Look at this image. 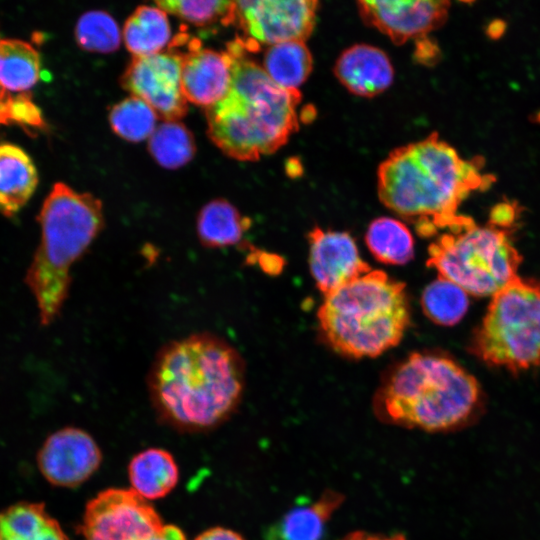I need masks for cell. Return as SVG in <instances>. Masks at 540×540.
<instances>
[{
	"label": "cell",
	"instance_id": "1f68e13d",
	"mask_svg": "<svg viewBox=\"0 0 540 540\" xmlns=\"http://www.w3.org/2000/svg\"><path fill=\"white\" fill-rule=\"evenodd\" d=\"M515 218V208L508 203H502L493 208L489 221L497 226L508 228Z\"/></svg>",
	"mask_w": 540,
	"mask_h": 540
},
{
	"label": "cell",
	"instance_id": "4fadbf2b",
	"mask_svg": "<svg viewBox=\"0 0 540 540\" xmlns=\"http://www.w3.org/2000/svg\"><path fill=\"white\" fill-rule=\"evenodd\" d=\"M101 460V451L92 436L75 427L51 434L37 456L42 475L59 487L80 485L99 468Z\"/></svg>",
	"mask_w": 540,
	"mask_h": 540
},
{
	"label": "cell",
	"instance_id": "d6986e66",
	"mask_svg": "<svg viewBox=\"0 0 540 540\" xmlns=\"http://www.w3.org/2000/svg\"><path fill=\"white\" fill-rule=\"evenodd\" d=\"M251 219L242 216L229 201L219 198L206 203L196 219V233L200 244L207 249L244 246V234Z\"/></svg>",
	"mask_w": 540,
	"mask_h": 540
},
{
	"label": "cell",
	"instance_id": "d590c367",
	"mask_svg": "<svg viewBox=\"0 0 540 540\" xmlns=\"http://www.w3.org/2000/svg\"><path fill=\"white\" fill-rule=\"evenodd\" d=\"M537 120L540 122V113L537 115Z\"/></svg>",
	"mask_w": 540,
	"mask_h": 540
},
{
	"label": "cell",
	"instance_id": "ac0fdd59",
	"mask_svg": "<svg viewBox=\"0 0 540 540\" xmlns=\"http://www.w3.org/2000/svg\"><path fill=\"white\" fill-rule=\"evenodd\" d=\"M38 184L31 157L19 146L0 143V213L17 214L33 195Z\"/></svg>",
	"mask_w": 540,
	"mask_h": 540
},
{
	"label": "cell",
	"instance_id": "5b68a950",
	"mask_svg": "<svg viewBox=\"0 0 540 540\" xmlns=\"http://www.w3.org/2000/svg\"><path fill=\"white\" fill-rule=\"evenodd\" d=\"M317 319L324 341L340 355L379 356L398 345L410 326L405 284L371 269L325 295Z\"/></svg>",
	"mask_w": 540,
	"mask_h": 540
},
{
	"label": "cell",
	"instance_id": "9a60e30c",
	"mask_svg": "<svg viewBox=\"0 0 540 540\" xmlns=\"http://www.w3.org/2000/svg\"><path fill=\"white\" fill-rule=\"evenodd\" d=\"M171 44L179 47L172 41ZM182 50L181 87L185 99L205 108L223 99L232 82L231 61L226 51L203 48L188 36Z\"/></svg>",
	"mask_w": 540,
	"mask_h": 540
},
{
	"label": "cell",
	"instance_id": "f1b7e54d",
	"mask_svg": "<svg viewBox=\"0 0 540 540\" xmlns=\"http://www.w3.org/2000/svg\"><path fill=\"white\" fill-rule=\"evenodd\" d=\"M76 42L84 50L110 53L117 50L121 42V32L115 19L102 10L84 13L75 27Z\"/></svg>",
	"mask_w": 540,
	"mask_h": 540
},
{
	"label": "cell",
	"instance_id": "30bf717a",
	"mask_svg": "<svg viewBox=\"0 0 540 540\" xmlns=\"http://www.w3.org/2000/svg\"><path fill=\"white\" fill-rule=\"evenodd\" d=\"M156 510L132 489H107L85 508L83 540H146L163 527Z\"/></svg>",
	"mask_w": 540,
	"mask_h": 540
},
{
	"label": "cell",
	"instance_id": "6da1fadb",
	"mask_svg": "<svg viewBox=\"0 0 540 540\" xmlns=\"http://www.w3.org/2000/svg\"><path fill=\"white\" fill-rule=\"evenodd\" d=\"M245 361L223 337L198 332L165 343L147 374L151 402L166 422L184 429L212 428L238 407Z\"/></svg>",
	"mask_w": 540,
	"mask_h": 540
},
{
	"label": "cell",
	"instance_id": "cb8c5ba5",
	"mask_svg": "<svg viewBox=\"0 0 540 540\" xmlns=\"http://www.w3.org/2000/svg\"><path fill=\"white\" fill-rule=\"evenodd\" d=\"M313 67V58L305 41H287L268 46L262 68L280 88L299 91Z\"/></svg>",
	"mask_w": 540,
	"mask_h": 540
},
{
	"label": "cell",
	"instance_id": "52a82bcc",
	"mask_svg": "<svg viewBox=\"0 0 540 540\" xmlns=\"http://www.w3.org/2000/svg\"><path fill=\"white\" fill-rule=\"evenodd\" d=\"M508 232L490 221L481 226L460 215L429 245L426 264L468 295L493 296L518 277L522 262Z\"/></svg>",
	"mask_w": 540,
	"mask_h": 540
},
{
	"label": "cell",
	"instance_id": "836d02e7",
	"mask_svg": "<svg viewBox=\"0 0 540 540\" xmlns=\"http://www.w3.org/2000/svg\"><path fill=\"white\" fill-rule=\"evenodd\" d=\"M340 540H406V538L402 534L382 535L364 531H354Z\"/></svg>",
	"mask_w": 540,
	"mask_h": 540
},
{
	"label": "cell",
	"instance_id": "44dd1931",
	"mask_svg": "<svg viewBox=\"0 0 540 540\" xmlns=\"http://www.w3.org/2000/svg\"><path fill=\"white\" fill-rule=\"evenodd\" d=\"M0 540H68L45 504L19 502L0 511Z\"/></svg>",
	"mask_w": 540,
	"mask_h": 540
},
{
	"label": "cell",
	"instance_id": "ffe728a7",
	"mask_svg": "<svg viewBox=\"0 0 540 540\" xmlns=\"http://www.w3.org/2000/svg\"><path fill=\"white\" fill-rule=\"evenodd\" d=\"M132 490L146 500L169 494L179 479L173 456L160 448H149L135 455L128 466Z\"/></svg>",
	"mask_w": 540,
	"mask_h": 540
},
{
	"label": "cell",
	"instance_id": "d6a6232c",
	"mask_svg": "<svg viewBox=\"0 0 540 540\" xmlns=\"http://www.w3.org/2000/svg\"><path fill=\"white\" fill-rule=\"evenodd\" d=\"M194 540H244L237 532L223 527L208 529Z\"/></svg>",
	"mask_w": 540,
	"mask_h": 540
},
{
	"label": "cell",
	"instance_id": "5bb4252c",
	"mask_svg": "<svg viewBox=\"0 0 540 540\" xmlns=\"http://www.w3.org/2000/svg\"><path fill=\"white\" fill-rule=\"evenodd\" d=\"M308 245L310 273L324 296L372 269L348 232L315 226L308 233Z\"/></svg>",
	"mask_w": 540,
	"mask_h": 540
},
{
	"label": "cell",
	"instance_id": "f546056e",
	"mask_svg": "<svg viewBox=\"0 0 540 540\" xmlns=\"http://www.w3.org/2000/svg\"><path fill=\"white\" fill-rule=\"evenodd\" d=\"M157 7L195 26H208L220 22L234 24L235 1L221 0H161Z\"/></svg>",
	"mask_w": 540,
	"mask_h": 540
},
{
	"label": "cell",
	"instance_id": "7c38bea8",
	"mask_svg": "<svg viewBox=\"0 0 540 540\" xmlns=\"http://www.w3.org/2000/svg\"><path fill=\"white\" fill-rule=\"evenodd\" d=\"M363 21L395 44L421 40L444 24L450 2L433 0H364L357 2Z\"/></svg>",
	"mask_w": 540,
	"mask_h": 540
},
{
	"label": "cell",
	"instance_id": "8fae6325",
	"mask_svg": "<svg viewBox=\"0 0 540 540\" xmlns=\"http://www.w3.org/2000/svg\"><path fill=\"white\" fill-rule=\"evenodd\" d=\"M182 51L169 43L166 51L134 57L120 82L122 87L145 101L158 117L178 121L188 111L181 87Z\"/></svg>",
	"mask_w": 540,
	"mask_h": 540
},
{
	"label": "cell",
	"instance_id": "7402d4cb",
	"mask_svg": "<svg viewBox=\"0 0 540 540\" xmlns=\"http://www.w3.org/2000/svg\"><path fill=\"white\" fill-rule=\"evenodd\" d=\"M40 74L41 58L33 45L20 39H0V89L30 93Z\"/></svg>",
	"mask_w": 540,
	"mask_h": 540
},
{
	"label": "cell",
	"instance_id": "603a6c76",
	"mask_svg": "<svg viewBox=\"0 0 540 540\" xmlns=\"http://www.w3.org/2000/svg\"><path fill=\"white\" fill-rule=\"evenodd\" d=\"M123 39L126 48L134 57L162 52L171 42L167 13L159 7H137L124 24Z\"/></svg>",
	"mask_w": 540,
	"mask_h": 540
},
{
	"label": "cell",
	"instance_id": "7a4b0ae2",
	"mask_svg": "<svg viewBox=\"0 0 540 540\" xmlns=\"http://www.w3.org/2000/svg\"><path fill=\"white\" fill-rule=\"evenodd\" d=\"M492 179L478 160L463 159L433 133L390 152L378 168L377 191L383 205L427 238L451 227L461 202Z\"/></svg>",
	"mask_w": 540,
	"mask_h": 540
},
{
	"label": "cell",
	"instance_id": "3957f363",
	"mask_svg": "<svg viewBox=\"0 0 540 540\" xmlns=\"http://www.w3.org/2000/svg\"><path fill=\"white\" fill-rule=\"evenodd\" d=\"M372 406L383 423L450 432L477 420L483 412L484 396L477 379L451 356L417 351L383 376Z\"/></svg>",
	"mask_w": 540,
	"mask_h": 540
},
{
	"label": "cell",
	"instance_id": "9c48e42d",
	"mask_svg": "<svg viewBox=\"0 0 540 540\" xmlns=\"http://www.w3.org/2000/svg\"><path fill=\"white\" fill-rule=\"evenodd\" d=\"M317 10L313 0L235 1L234 24L242 32L237 37L248 52L260 45L305 41L314 29Z\"/></svg>",
	"mask_w": 540,
	"mask_h": 540
},
{
	"label": "cell",
	"instance_id": "277c9868",
	"mask_svg": "<svg viewBox=\"0 0 540 540\" xmlns=\"http://www.w3.org/2000/svg\"><path fill=\"white\" fill-rule=\"evenodd\" d=\"M225 51L231 61V87L223 99L205 108L207 134L229 157L256 161L277 151L298 129L301 94L277 86L238 37Z\"/></svg>",
	"mask_w": 540,
	"mask_h": 540
},
{
	"label": "cell",
	"instance_id": "83f0119b",
	"mask_svg": "<svg viewBox=\"0 0 540 540\" xmlns=\"http://www.w3.org/2000/svg\"><path fill=\"white\" fill-rule=\"evenodd\" d=\"M158 115L142 99L130 96L116 103L110 110L109 123L119 137L140 142L153 134Z\"/></svg>",
	"mask_w": 540,
	"mask_h": 540
},
{
	"label": "cell",
	"instance_id": "e0dca14e",
	"mask_svg": "<svg viewBox=\"0 0 540 540\" xmlns=\"http://www.w3.org/2000/svg\"><path fill=\"white\" fill-rule=\"evenodd\" d=\"M344 496L326 490L315 501L299 502L263 532V540H325L327 525Z\"/></svg>",
	"mask_w": 540,
	"mask_h": 540
},
{
	"label": "cell",
	"instance_id": "8992f818",
	"mask_svg": "<svg viewBox=\"0 0 540 540\" xmlns=\"http://www.w3.org/2000/svg\"><path fill=\"white\" fill-rule=\"evenodd\" d=\"M37 220L41 238L25 282L35 297L40 322L49 325L68 297L72 266L104 228L103 205L94 195L57 182L45 198Z\"/></svg>",
	"mask_w": 540,
	"mask_h": 540
},
{
	"label": "cell",
	"instance_id": "d4e9b609",
	"mask_svg": "<svg viewBox=\"0 0 540 540\" xmlns=\"http://www.w3.org/2000/svg\"><path fill=\"white\" fill-rule=\"evenodd\" d=\"M365 242L372 256L389 265H404L414 257V239L409 228L392 217H378L368 226Z\"/></svg>",
	"mask_w": 540,
	"mask_h": 540
},
{
	"label": "cell",
	"instance_id": "e575fe53",
	"mask_svg": "<svg viewBox=\"0 0 540 540\" xmlns=\"http://www.w3.org/2000/svg\"><path fill=\"white\" fill-rule=\"evenodd\" d=\"M146 540H186L182 530L174 525H164Z\"/></svg>",
	"mask_w": 540,
	"mask_h": 540
},
{
	"label": "cell",
	"instance_id": "4316f807",
	"mask_svg": "<svg viewBox=\"0 0 540 540\" xmlns=\"http://www.w3.org/2000/svg\"><path fill=\"white\" fill-rule=\"evenodd\" d=\"M148 150L160 166L177 169L193 158L196 146L192 133L184 124L165 120L150 136Z\"/></svg>",
	"mask_w": 540,
	"mask_h": 540
},
{
	"label": "cell",
	"instance_id": "ba28073f",
	"mask_svg": "<svg viewBox=\"0 0 540 540\" xmlns=\"http://www.w3.org/2000/svg\"><path fill=\"white\" fill-rule=\"evenodd\" d=\"M469 351L511 372L540 366V281L516 277L492 296Z\"/></svg>",
	"mask_w": 540,
	"mask_h": 540
},
{
	"label": "cell",
	"instance_id": "484cf974",
	"mask_svg": "<svg viewBox=\"0 0 540 540\" xmlns=\"http://www.w3.org/2000/svg\"><path fill=\"white\" fill-rule=\"evenodd\" d=\"M420 302L426 317L441 326L457 324L469 307L468 294L440 276L424 288Z\"/></svg>",
	"mask_w": 540,
	"mask_h": 540
},
{
	"label": "cell",
	"instance_id": "2e32d148",
	"mask_svg": "<svg viewBox=\"0 0 540 540\" xmlns=\"http://www.w3.org/2000/svg\"><path fill=\"white\" fill-rule=\"evenodd\" d=\"M334 74L350 93L361 97L382 93L394 79L387 54L368 44H356L344 50L335 62Z\"/></svg>",
	"mask_w": 540,
	"mask_h": 540
},
{
	"label": "cell",
	"instance_id": "4dcf8cb0",
	"mask_svg": "<svg viewBox=\"0 0 540 540\" xmlns=\"http://www.w3.org/2000/svg\"><path fill=\"white\" fill-rule=\"evenodd\" d=\"M10 124L30 129L45 127L42 112L33 102L31 93L14 94L3 91L0 94V125Z\"/></svg>",
	"mask_w": 540,
	"mask_h": 540
}]
</instances>
